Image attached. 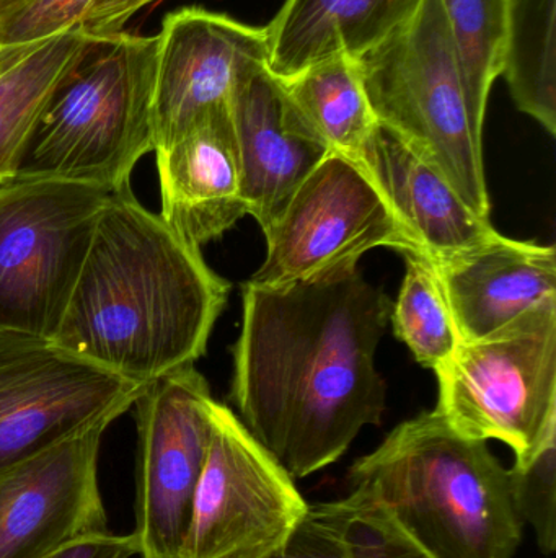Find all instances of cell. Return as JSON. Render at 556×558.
Segmentation results:
<instances>
[{
	"label": "cell",
	"instance_id": "cell-1",
	"mask_svg": "<svg viewBox=\"0 0 556 558\" xmlns=\"http://www.w3.org/2000/svg\"><path fill=\"white\" fill-rule=\"evenodd\" d=\"M392 301L355 267L283 286H244L232 400L293 478L309 477L379 425L387 387L375 351Z\"/></svg>",
	"mask_w": 556,
	"mask_h": 558
},
{
	"label": "cell",
	"instance_id": "cell-2",
	"mask_svg": "<svg viewBox=\"0 0 556 558\" xmlns=\"http://www.w3.org/2000/svg\"><path fill=\"white\" fill-rule=\"evenodd\" d=\"M232 286L133 190L110 193L54 340L131 383L195 366Z\"/></svg>",
	"mask_w": 556,
	"mask_h": 558
},
{
	"label": "cell",
	"instance_id": "cell-3",
	"mask_svg": "<svg viewBox=\"0 0 556 558\" xmlns=\"http://www.w3.org/2000/svg\"><path fill=\"white\" fill-rule=\"evenodd\" d=\"M348 481L436 558H515L521 547L509 469L436 409L398 425L353 464Z\"/></svg>",
	"mask_w": 556,
	"mask_h": 558
},
{
	"label": "cell",
	"instance_id": "cell-4",
	"mask_svg": "<svg viewBox=\"0 0 556 558\" xmlns=\"http://www.w3.org/2000/svg\"><path fill=\"white\" fill-rule=\"evenodd\" d=\"M156 61L157 35H88L39 113L15 179L131 189L134 167L153 153Z\"/></svg>",
	"mask_w": 556,
	"mask_h": 558
},
{
	"label": "cell",
	"instance_id": "cell-5",
	"mask_svg": "<svg viewBox=\"0 0 556 558\" xmlns=\"http://www.w3.org/2000/svg\"><path fill=\"white\" fill-rule=\"evenodd\" d=\"M358 61L379 124L444 177L470 209L490 218L485 120L467 97L441 0H424L404 28Z\"/></svg>",
	"mask_w": 556,
	"mask_h": 558
},
{
	"label": "cell",
	"instance_id": "cell-6",
	"mask_svg": "<svg viewBox=\"0 0 556 558\" xmlns=\"http://www.w3.org/2000/svg\"><path fill=\"white\" fill-rule=\"evenodd\" d=\"M436 376V410L454 432L505 442L515 468L531 464L556 445V299L462 341Z\"/></svg>",
	"mask_w": 556,
	"mask_h": 558
},
{
	"label": "cell",
	"instance_id": "cell-7",
	"mask_svg": "<svg viewBox=\"0 0 556 558\" xmlns=\"http://www.w3.org/2000/svg\"><path fill=\"white\" fill-rule=\"evenodd\" d=\"M108 198L65 180L0 185V330L54 340Z\"/></svg>",
	"mask_w": 556,
	"mask_h": 558
},
{
	"label": "cell",
	"instance_id": "cell-8",
	"mask_svg": "<svg viewBox=\"0 0 556 558\" xmlns=\"http://www.w3.org/2000/svg\"><path fill=\"white\" fill-rule=\"evenodd\" d=\"M309 510L286 469L214 400L182 558H276Z\"/></svg>",
	"mask_w": 556,
	"mask_h": 558
},
{
	"label": "cell",
	"instance_id": "cell-9",
	"mask_svg": "<svg viewBox=\"0 0 556 558\" xmlns=\"http://www.w3.org/2000/svg\"><path fill=\"white\" fill-rule=\"evenodd\" d=\"M251 286H283L355 267L372 248L424 254L365 163L330 153L276 219Z\"/></svg>",
	"mask_w": 556,
	"mask_h": 558
},
{
	"label": "cell",
	"instance_id": "cell-10",
	"mask_svg": "<svg viewBox=\"0 0 556 558\" xmlns=\"http://www.w3.org/2000/svg\"><path fill=\"white\" fill-rule=\"evenodd\" d=\"M144 386L59 347L0 330V475L133 409Z\"/></svg>",
	"mask_w": 556,
	"mask_h": 558
},
{
	"label": "cell",
	"instance_id": "cell-11",
	"mask_svg": "<svg viewBox=\"0 0 556 558\" xmlns=\"http://www.w3.org/2000/svg\"><path fill=\"white\" fill-rule=\"evenodd\" d=\"M208 380L195 366L150 380L134 402L136 541L140 558H182L212 436Z\"/></svg>",
	"mask_w": 556,
	"mask_h": 558
},
{
	"label": "cell",
	"instance_id": "cell-12",
	"mask_svg": "<svg viewBox=\"0 0 556 558\" xmlns=\"http://www.w3.org/2000/svg\"><path fill=\"white\" fill-rule=\"evenodd\" d=\"M261 68H268L267 29L201 7L169 13L157 35L153 153L228 105L237 85Z\"/></svg>",
	"mask_w": 556,
	"mask_h": 558
},
{
	"label": "cell",
	"instance_id": "cell-13",
	"mask_svg": "<svg viewBox=\"0 0 556 558\" xmlns=\"http://www.w3.org/2000/svg\"><path fill=\"white\" fill-rule=\"evenodd\" d=\"M107 426L67 439L0 475V558H45L108 531L98 485Z\"/></svg>",
	"mask_w": 556,
	"mask_h": 558
},
{
	"label": "cell",
	"instance_id": "cell-14",
	"mask_svg": "<svg viewBox=\"0 0 556 558\" xmlns=\"http://www.w3.org/2000/svg\"><path fill=\"white\" fill-rule=\"evenodd\" d=\"M247 215L263 234L300 183L332 150L307 123L284 82L268 68L245 77L228 100Z\"/></svg>",
	"mask_w": 556,
	"mask_h": 558
},
{
	"label": "cell",
	"instance_id": "cell-15",
	"mask_svg": "<svg viewBox=\"0 0 556 558\" xmlns=\"http://www.w3.org/2000/svg\"><path fill=\"white\" fill-rule=\"evenodd\" d=\"M162 211L176 235L201 248L247 216L228 105L202 114L170 146L156 150Z\"/></svg>",
	"mask_w": 556,
	"mask_h": 558
},
{
	"label": "cell",
	"instance_id": "cell-16",
	"mask_svg": "<svg viewBox=\"0 0 556 558\" xmlns=\"http://www.w3.org/2000/svg\"><path fill=\"white\" fill-rule=\"evenodd\" d=\"M433 262L462 341L489 337L556 299V251L552 245L498 234Z\"/></svg>",
	"mask_w": 556,
	"mask_h": 558
},
{
	"label": "cell",
	"instance_id": "cell-17",
	"mask_svg": "<svg viewBox=\"0 0 556 558\" xmlns=\"http://www.w3.org/2000/svg\"><path fill=\"white\" fill-rule=\"evenodd\" d=\"M359 162L433 260L469 251L499 234L490 218L470 209L444 177L387 128L379 124Z\"/></svg>",
	"mask_w": 556,
	"mask_h": 558
},
{
	"label": "cell",
	"instance_id": "cell-18",
	"mask_svg": "<svg viewBox=\"0 0 556 558\" xmlns=\"http://www.w3.org/2000/svg\"><path fill=\"white\" fill-rule=\"evenodd\" d=\"M424 0H284L264 26L268 69L281 81L336 54L359 59L404 28Z\"/></svg>",
	"mask_w": 556,
	"mask_h": 558
},
{
	"label": "cell",
	"instance_id": "cell-19",
	"mask_svg": "<svg viewBox=\"0 0 556 558\" xmlns=\"http://www.w3.org/2000/svg\"><path fill=\"white\" fill-rule=\"evenodd\" d=\"M87 38L78 26L32 45L0 49V185L15 180L39 113Z\"/></svg>",
	"mask_w": 556,
	"mask_h": 558
},
{
	"label": "cell",
	"instance_id": "cell-20",
	"mask_svg": "<svg viewBox=\"0 0 556 558\" xmlns=\"http://www.w3.org/2000/svg\"><path fill=\"white\" fill-rule=\"evenodd\" d=\"M283 82L307 123L329 149L361 160L379 121L369 104L358 59L332 56Z\"/></svg>",
	"mask_w": 556,
	"mask_h": 558
},
{
	"label": "cell",
	"instance_id": "cell-21",
	"mask_svg": "<svg viewBox=\"0 0 556 558\" xmlns=\"http://www.w3.org/2000/svg\"><path fill=\"white\" fill-rule=\"evenodd\" d=\"M516 107L556 133V0H508L503 71Z\"/></svg>",
	"mask_w": 556,
	"mask_h": 558
},
{
	"label": "cell",
	"instance_id": "cell-22",
	"mask_svg": "<svg viewBox=\"0 0 556 558\" xmlns=\"http://www.w3.org/2000/svg\"><path fill=\"white\" fill-rule=\"evenodd\" d=\"M407 271L391 320L418 363L436 373L462 343L436 265L424 254H404Z\"/></svg>",
	"mask_w": 556,
	"mask_h": 558
},
{
	"label": "cell",
	"instance_id": "cell-23",
	"mask_svg": "<svg viewBox=\"0 0 556 558\" xmlns=\"http://www.w3.org/2000/svg\"><path fill=\"white\" fill-rule=\"evenodd\" d=\"M467 97L485 120L490 92L505 71L508 0H441Z\"/></svg>",
	"mask_w": 556,
	"mask_h": 558
},
{
	"label": "cell",
	"instance_id": "cell-24",
	"mask_svg": "<svg viewBox=\"0 0 556 558\" xmlns=\"http://www.w3.org/2000/svg\"><path fill=\"white\" fill-rule=\"evenodd\" d=\"M345 501L356 558H436L365 488H351Z\"/></svg>",
	"mask_w": 556,
	"mask_h": 558
},
{
	"label": "cell",
	"instance_id": "cell-25",
	"mask_svg": "<svg viewBox=\"0 0 556 558\" xmlns=\"http://www.w3.org/2000/svg\"><path fill=\"white\" fill-rule=\"evenodd\" d=\"M512 501L522 523L531 524L539 549L556 550V445L526 468L509 469Z\"/></svg>",
	"mask_w": 556,
	"mask_h": 558
},
{
	"label": "cell",
	"instance_id": "cell-26",
	"mask_svg": "<svg viewBox=\"0 0 556 558\" xmlns=\"http://www.w3.org/2000/svg\"><path fill=\"white\" fill-rule=\"evenodd\" d=\"M94 0H28L0 19V48L32 45L78 28Z\"/></svg>",
	"mask_w": 556,
	"mask_h": 558
},
{
	"label": "cell",
	"instance_id": "cell-27",
	"mask_svg": "<svg viewBox=\"0 0 556 558\" xmlns=\"http://www.w3.org/2000/svg\"><path fill=\"white\" fill-rule=\"evenodd\" d=\"M276 558H356L345 498L310 507L306 520Z\"/></svg>",
	"mask_w": 556,
	"mask_h": 558
},
{
	"label": "cell",
	"instance_id": "cell-28",
	"mask_svg": "<svg viewBox=\"0 0 556 558\" xmlns=\"http://www.w3.org/2000/svg\"><path fill=\"white\" fill-rule=\"evenodd\" d=\"M153 2L157 0H94L82 19L81 28L91 36L123 32L127 20Z\"/></svg>",
	"mask_w": 556,
	"mask_h": 558
},
{
	"label": "cell",
	"instance_id": "cell-29",
	"mask_svg": "<svg viewBox=\"0 0 556 558\" xmlns=\"http://www.w3.org/2000/svg\"><path fill=\"white\" fill-rule=\"evenodd\" d=\"M137 556L133 534L107 533L82 537L45 558H131Z\"/></svg>",
	"mask_w": 556,
	"mask_h": 558
},
{
	"label": "cell",
	"instance_id": "cell-30",
	"mask_svg": "<svg viewBox=\"0 0 556 558\" xmlns=\"http://www.w3.org/2000/svg\"><path fill=\"white\" fill-rule=\"evenodd\" d=\"M26 2H28V0H0V19L9 15L10 12H13V10L18 9V7H22L23 3Z\"/></svg>",
	"mask_w": 556,
	"mask_h": 558
},
{
	"label": "cell",
	"instance_id": "cell-31",
	"mask_svg": "<svg viewBox=\"0 0 556 558\" xmlns=\"http://www.w3.org/2000/svg\"><path fill=\"white\" fill-rule=\"evenodd\" d=\"M0 49H2V48H0Z\"/></svg>",
	"mask_w": 556,
	"mask_h": 558
}]
</instances>
